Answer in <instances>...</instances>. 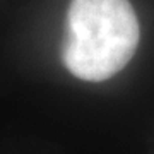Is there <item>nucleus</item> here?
Listing matches in <instances>:
<instances>
[{"label": "nucleus", "mask_w": 154, "mask_h": 154, "mask_svg": "<svg viewBox=\"0 0 154 154\" xmlns=\"http://www.w3.org/2000/svg\"><path fill=\"white\" fill-rule=\"evenodd\" d=\"M139 38V21L128 0H72L62 60L77 79L101 82L130 62Z\"/></svg>", "instance_id": "nucleus-1"}]
</instances>
